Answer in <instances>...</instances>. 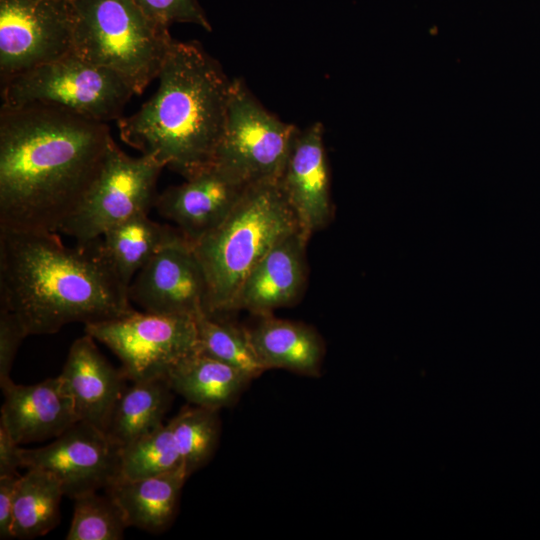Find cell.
Returning <instances> with one entry per match:
<instances>
[{
	"label": "cell",
	"mask_w": 540,
	"mask_h": 540,
	"mask_svg": "<svg viewBox=\"0 0 540 540\" xmlns=\"http://www.w3.org/2000/svg\"><path fill=\"white\" fill-rule=\"evenodd\" d=\"M113 141L107 123L60 108L0 110V229L59 232Z\"/></svg>",
	"instance_id": "1"
},
{
	"label": "cell",
	"mask_w": 540,
	"mask_h": 540,
	"mask_svg": "<svg viewBox=\"0 0 540 540\" xmlns=\"http://www.w3.org/2000/svg\"><path fill=\"white\" fill-rule=\"evenodd\" d=\"M0 306L27 335L103 322L135 311L101 238L65 245L57 232L0 229Z\"/></svg>",
	"instance_id": "2"
},
{
	"label": "cell",
	"mask_w": 540,
	"mask_h": 540,
	"mask_svg": "<svg viewBox=\"0 0 540 540\" xmlns=\"http://www.w3.org/2000/svg\"><path fill=\"white\" fill-rule=\"evenodd\" d=\"M153 96L117 120L121 139L185 179L213 163L232 80L197 42L173 40Z\"/></svg>",
	"instance_id": "3"
},
{
	"label": "cell",
	"mask_w": 540,
	"mask_h": 540,
	"mask_svg": "<svg viewBox=\"0 0 540 540\" xmlns=\"http://www.w3.org/2000/svg\"><path fill=\"white\" fill-rule=\"evenodd\" d=\"M300 229L278 181L249 185L224 220L192 243L206 280L203 312L226 319L253 268Z\"/></svg>",
	"instance_id": "4"
},
{
	"label": "cell",
	"mask_w": 540,
	"mask_h": 540,
	"mask_svg": "<svg viewBox=\"0 0 540 540\" xmlns=\"http://www.w3.org/2000/svg\"><path fill=\"white\" fill-rule=\"evenodd\" d=\"M73 53L119 75L140 95L159 73L174 40L134 0H71Z\"/></svg>",
	"instance_id": "5"
},
{
	"label": "cell",
	"mask_w": 540,
	"mask_h": 540,
	"mask_svg": "<svg viewBox=\"0 0 540 540\" xmlns=\"http://www.w3.org/2000/svg\"><path fill=\"white\" fill-rule=\"evenodd\" d=\"M1 85V107L46 105L104 123L121 118L135 95L119 75L73 52Z\"/></svg>",
	"instance_id": "6"
},
{
	"label": "cell",
	"mask_w": 540,
	"mask_h": 540,
	"mask_svg": "<svg viewBox=\"0 0 540 540\" xmlns=\"http://www.w3.org/2000/svg\"><path fill=\"white\" fill-rule=\"evenodd\" d=\"M298 128L266 110L244 82H231L213 163L244 183L278 181Z\"/></svg>",
	"instance_id": "7"
},
{
	"label": "cell",
	"mask_w": 540,
	"mask_h": 540,
	"mask_svg": "<svg viewBox=\"0 0 540 540\" xmlns=\"http://www.w3.org/2000/svg\"><path fill=\"white\" fill-rule=\"evenodd\" d=\"M85 333L119 358L132 382L166 379L178 362L198 351L196 321L190 315L133 311L86 324Z\"/></svg>",
	"instance_id": "8"
},
{
	"label": "cell",
	"mask_w": 540,
	"mask_h": 540,
	"mask_svg": "<svg viewBox=\"0 0 540 540\" xmlns=\"http://www.w3.org/2000/svg\"><path fill=\"white\" fill-rule=\"evenodd\" d=\"M163 168L149 155L126 154L113 140L97 177L59 233L86 242L134 215L148 213Z\"/></svg>",
	"instance_id": "9"
},
{
	"label": "cell",
	"mask_w": 540,
	"mask_h": 540,
	"mask_svg": "<svg viewBox=\"0 0 540 540\" xmlns=\"http://www.w3.org/2000/svg\"><path fill=\"white\" fill-rule=\"evenodd\" d=\"M71 0H0V78L73 52Z\"/></svg>",
	"instance_id": "10"
},
{
	"label": "cell",
	"mask_w": 540,
	"mask_h": 540,
	"mask_svg": "<svg viewBox=\"0 0 540 540\" xmlns=\"http://www.w3.org/2000/svg\"><path fill=\"white\" fill-rule=\"evenodd\" d=\"M23 467L52 473L64 496L75 499L120 478V447L96 426L78 421L40 448H22Z\"/></svg>",
	"instance_id": "11"
},
{
	"label": "cell",
	"mask_w": 540,
	"mask_h": 540,
	"mask_svg": "<svg viewBox=\"0 0 540 540\" xmlns=\"http://www.w3.org/2000/svg\"><path fill=\"white\" fill-rule=\"evenodd\" d=\"M128 296L144 312L195 317L203 311L206 280L192 243L184 237L159 250L134 276Z\"/></svg>",
	"instance_id": "12"
},
{
	"label": "cell",
	"mask_w": 540,
	"mask_h": 540,
	"mask_svg": "<svg viewBox=\"0 0 540 540\" xmlns=\"http://www.w3.org/2000/svg\"><path fill=\"white\" fill-rule=\"evenodd\" d=\"M248 186L212 163L158 194L153 206L193 243L224 220Z\"/></svg>",
	"instance_id": "13"
},
{
	"label": "cell",
	"mask_w": 540,
	"mask_h": 540,
	"mask_svg": "<svg viewBox=\"0 0 540 540\" xmlns=\"http://www.w3.org/2000/svg\"><path fill=\"white\" fill-rule=\"evenodd\" d=\"M278 184L308 237L327 226L332 205L324 128L320 122L297 130Z\"/></svg>",
	"instance_id": "14"
},
{
	"label": "cell",
	"mask_w": 540,
	"mask_h": 540,
	"mask_svg": "<svg viewBox=\"0 0 540 540\" xmlns=\"http://www.w3.org/2000/svg\"><path fill=\"white\" fill-rule=\"evenodd\" d=\"M309 238L300 229L278 242L245 279L233 312L246 310L262 316L296 302L306 283Z\"/></svg>",
	"instance_id": "15"
},
{
	"label": "cell",
	"mask_w": 540,
	"mask_h": 540,
	"mask_svg": "<svg viewBox=\"0 0 540 540\" xmlns=\"http://www.w3.org/2000/svg\"><path fill=\"white\" fill-rule=\"evenodd\" d=\"M95 339L86 334L76 339L58 375L71 397L79 421L106 431L120 399L126 377L100 353Z\"/></svg>",
	"instance_id": "16"
},
{
	"label": "cell",
	"mask_w": 540,
	"mask_h": 540,
	"mask_svg": "<svg viewBox=\"0 0 540 540\" xmlns=\"http://www.w3.org/2000/svg\"><path fill=\"white\" fill-rule=\"evenodd\" d=\"M1 388L0 422L19 445L56 438L79 421L59 376L31 385L11 379Z\"/></svg>",
	"instance_id": "17"
},
{
	"label": "cell",
	"mask_w": 540,
	"mask_h": 540,
	"mask_svg": "<svg viewBox=\"0 0 540 540\" xmlns=\"http://www.w3.org/2000/svg\"><path fill=\"white\" fill-rule=\"evenodd\" d=\"M251 344L265 370L285 369L301 375H320L324 344L319 334L300 322L262 315L247 328Z\"/></svg>",
	"instance_id": "18"
},
{
	"label": "cell",
	"mask_w": 540,
	"mask_h": 540,
	"mask_svg": "<svg viewBox=\"0 0 540 540\" xmlns=\"http://www.w3.org/2000/svg\"><path fill=\"white\" fill-rule=\"evenodd\" d=\"M188 474L184 466L142 479H118L105 489L117 505L128 527L151 533L166 530L177 513Z\"/></svg>",
	"instance_id": "19"
},
{
	"label": "cell",
	"mask_w": 540,
	"mask_h": 540,
	"mask_svg": "<svg viewBox=\"0 0 540 540\" xmlns=\"http://www.w3.org/2000/svg\"><path fill=\"white\" fill-rule=\"evenodd\" d=\"M165 380L192 405L220 410L235 404L253 378L197 351L178 362Z\"/></svg>",
	"instance_id": "20"
},
{
	"label": "cell",
	"mask_w": 540,
	"mask_h": 540,
	"mask_svg": "<svg viewBox=\"0 0 540 540\" xmlns=\"http://www.w3.org/2000/svg\"><path fill=\"white\" fill-rule=\"evenodd\" d=\"M184 237L175 226L140 213L113 226L100 238L105 256L129 288L134 276L159 250Z\"/></svg>",
	"instance_id": "21"
},
{
	"label": "cell",
	"mask_w": 540,
	"mask_h": 540,
	"mask_svg": "<svg viewBox=\"0 0 540 540\" xmlns=\"http://www.w3.org/2000/svg\"><path fill=\"white\" fill-rule=\"evenodd\" d=\"M172 392L165 379L132 382L118 400L105 433L121 448L157 429L164 424Z\"/></svg>",
	"instance_id": "22"
},
{
	"label": "cell",
	"mask_w": 540,
	"mask_h": 540,
	"mask_svg": "<svg viewBox=\"0 0 540 540\" xmlns=\"http://www.w3.org/2000/svg\"><path fill=\"white\" fill-rule=\"evenodd\" d=\"M19 477L15 490L13 537L33 539L47 534L60 520L64 496L58 479L49 471L32 467Z\"/></svg>",
	"instance_id": "23"
},
{
	"label": "cell",
	"mask_w": 540,
	"mask_h": 540,
	"mask_svg": "<svg viewBox=\"0 0 540 540\" xmlns=\"http://www.w3.org/2000/svg\"><path fill=\"white\" fill-rule=\"evenodd\" d=\"M198 351L231 365L251 376L265 370L251 344L247 328L227 319H216L203 311L195 316Z\"/></svg>",
	"instance_id": "24"
},
{
	"label": "cell",
	"mask_w": 540,
	"mask_h": 540,
	"mask_svg": "<svg viewBox=\"0 0 540 540\" xmlns=\"http://www.w3.org/2000/svg\"><path fill=\"white\" fill-rule=\"evenodd\" d=\"M219 410L193 405L184 407L168 424L190 476L213 456L220 436Z\"/></svg>",
	"instance_id": "25"
},
{
	"label": "cell",
	"mask_w": 540,
	"mask_h": 540,
	"mask_svg": "<svg viewBox=\"0 0 540 540\" xmlns=\"http://www.w3.org/2000/svg\"><path fill=\"white\" fill-rule=\"evenodd\" d=\"M184 466L170 425L120 448V478L142 479L162 475Z\"/></svg>",
	"instance_id": "26"
},
{
	"label": "cell",
	"mask_w": 540,
	"mask_h": 540,
	"mask_svg": "<svg viewBox=\"0 0 540 540\" xmlns=\"http://www.w3.org/2000/svg\"><path fill=\"white\" fill-rule=\"evenodd\" d=\"M128 528L112 499L97 492L74 499V510L67 540H120Z\"/></svg>",
	"instance_id": "27"
},
{
	"label": "cell",
	"mask_w": 540,
	"mask_h": 540,
	"mask_svg": "<svg viewBox=\"0 0 540 540\" xmlns=\"http://www.w3.org/2000/svg\"><path fill=\"white\" fill-rule=\"evenodd\" d=\"M155 25L169 28L173 23H192L206 31L212 26L198 0H134Z\"/></svg>",
	"instance_id": "28"
},
{
	"label": "cell",
	"mask_w": 540,
	"mask_h": 540,
	"mask_svg": "<svg viewBox=\"0 0 540 540\" xmlns=\"http://www.w3.org/2000/svg\"><path fill=\"white\" fill-rule=\"evenodd\" d=\"M27 333L17 316L0 306V386L11 380L10 373L18 348Z\"/></svg>",
	"instance_id": "29"
},
{
	"label": "cell",
	"mask_w": 540,
	"mask_h": 540,
	"mask_svg": "<svg viewBox=\"0 0 540 540\" xmlns=\"http://www.w3.org/2000/svg\"><path fill=\"white\" fill-rule=\"evenodd\" d=\"M20 475L0 476V539L13 537V511L17 481Z\"/></svg>",
	"instance_id": "30"
},
{
	"label": "cell",
	"mask_w": 540,
	"mask_h": 540,
	"mask_svg": "<svg viewBox=\"0 0 540 540\" xmlns=\"http://www.w3.org/2000/svg\"><path fill=\"white\" fill-rule=\"evenodd\" d=\"M19 467H23L22 448L0 422V476L17 475Z\"/></svg>",
	"instance_id": "31"
}]
</instances>
